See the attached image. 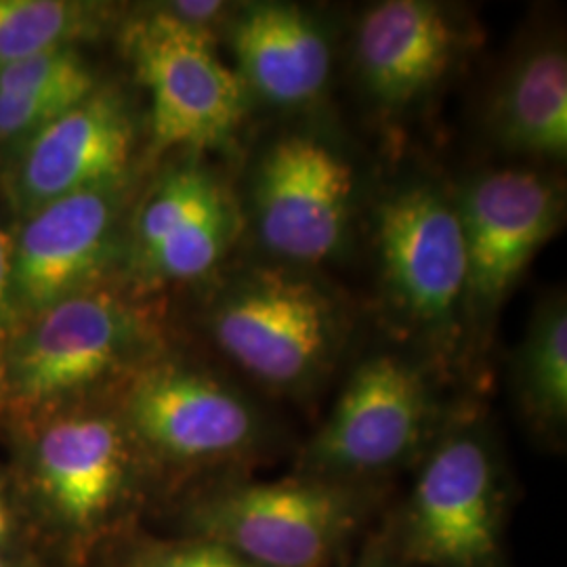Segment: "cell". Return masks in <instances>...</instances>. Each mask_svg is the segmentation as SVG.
I'll list each match as a JSON object with an SVG mask.
<instances>
[{"instance_id": "obj_14", "label": "cell", "mask_w": 567, "mask_h": 567, "mask_svg": "<svg viewBox=\"0 0 567 567\" xmlns=\"http://www.w3.org/2000/svg\"><path fill=\"white\" fill-rule=\"evenodd\" d=\"M238 227L224 185L198 166L164 175L133 225V261L147 280L189 282L224 259Z\"/></svg>"}, {"instance_id": "obj_9", "label": "cell", "mask_w": 567, "mask_h": 567, "mask_svg": "<svg viewBox=\"0 0 567 567\" xmlns=\"http://www.w3.org/2000/svg\"><path fill=\"white\" fill-rule=\"evenodd\" d=\"M454 204L465 240V311L489 322L559 229L564 194L536 171L503 168L473 179Z\"/></svg>"}, {"instance_id": "obj_26", "label": "cell", "mask_w": 567, "mask_h": 567, "mask_svg": "<svg viewBox=\"0 0 567 567\" xmlns=\"http://www.w3.org/2000/svg\"><path fill=\"white\" fill-rule=\"evenodd\" d=\"M0 567H28L21 564L18 557H13L7 548H0Z\"/></svg>"}, {"instance_id": "obj_20", "label": "cell", "mask_w": 567, "mask_h": 567, "mask_svg": "<svg viewBox=\"0 0 567 567\" xmlns=\"http://www.w3.org/2000/svg\"><path fill=\"white\" fill-rule=\"evenodd\" d=\"M97 86L70 84L51 89L0 91V145H25Z\"/></svg>"}, {"instance_id": "obj_4", "label": "cell", "mask_w": 567, "mask_h": 567, "mask_svg": "<svg viewBox=\"0 0 567 567\" xmlns=\"http://www.w3.org/2000/svg\"><path fill=\"white\" fill-rule=\"evenodd\" d=\"M210 334L238 370L271 393L307 398L341 353V311L324 288L286 267H255L225 286Z\"/></svg>"}, {"instance_id": "obj_25", "label": "cell", "mask_w": 567, "mask_h": 567, "mask_svg": "<svg viewBox=\"0 0 567 567\" xmlns=\"http://www.w3.org/2000/svg\"><path fill=\"white\" fill-rule=\"evenodd\" d=\"M13 532V513L7 503V498L0 492V548L7 547Z\"/></svg>"}, {"instance_id": "obj_2", "label": "cell", "mask_w": 567, "mask_h": 567, "mask_svg": "<svg viewBox=\"0 0 567 567\" xmlns=\"http://www.w3.org/2000/svg\"><path fill=\"white\" fill-rule=\"evenodd\" d=\"M508 503L507 468L492 431L475 416L452 419L383 526L405 567H513Z\"/></svg>"}, {"instance_id": "obj_17", "label": "cell", "mask_w": 567, "mask_h": 567, "mask_svg": "<svg viewBox=\"0 0 567 567\" xmlns=\"http://www.w3.org/2000/svg\"><path fill=\"white\" fill-rule=\"evenodd\" d=\"M489 131L513 154L566 158L567 58L559 42L536 44L508 68L489 105Z\"/></svg>"}, {"instance_id": "obj_22", "label": "cell", "mask_w": 567, "mask_h": 567, "mask_svg": "<svg viewBox=\"0 0 567 567\" xmlns=\"http://www.w3.org/2000/svg\"><path fill=\"white\" fill-rule=\"evenodd\" d=\"M20 299L16 288V240L0 225V355L21 328Z\"/></svg>"}, {"instance_id": "obj_12", "label": "cell", "mask_w": 567, "mask_h": 567, "mask_svg": "<svg viewBox=\"0 0 567 567\" xmlns=\"http://www.w3.org/2000/svg\"><path fill=\"white\" fill-rule=\"evenodd\" d=\"M118 182L44 204L16 240V288L23 318L95 288L116 236Z\"/></svg>"}, {"instance_id": "obj_5", "label": "cell", "mask_w": 567, "mask_h": 567, "mask_svg": "<svg viewBox=\"0 0 567 567\" xmlns=\"http://www.w3.org/2000/svg\"><path fill=\"white\" fill-rule=\"evenodd\" d=\"M143 343L140 313L118 295L89 288L21 324L0 355V383L16 404H58L133 364Z\"/></svg>"}, {"instance_id": "obj_13", "label": "cell", "mask_w": 567, "mask_h": 567, "mask_svg": "<svg viewBox=\"0 0 567 567\" xmlns=\"http://www.w3.org/2000/svg\"><path fill=\"white\" fill-rule=\"evenodd\" d=\"M133 122L118 95L95 89L20 147L11 196L28 217L44 204L121 182Z\"/></svg>"}, {"instance_id": "obj_23", "label": "cell", "mask_w": 567, "mask_h": 567, "mask_svg": "<svg viewBox=\"0 0 567 567\" xmlns=\"http://www.w3.org/2000/svg\"><path fill=\"white\" fill-rule=\"evenodd\" d=\"M337 567H405L400 555L391 545V538L386 534L385 526L379 527L377 532L372 529L365 536L360 553L349 555L344 561Z\"/></svg>"}, {"instance_id": "obj_1", "label": "cell", "mask_w": 567, "mask_h": 567, "mask_svg": "<svg viewBox=\"0 0 567 567\" xmlns=\"http://www.w3.org/2000/svg\"><path fill=\"white\" fill-rule=\"evenodd\" d=\"M383 503L379 486L295 473L278 482L227 480L182 508L183 534L203 536L255 567H337Z\"/></svg>"}, {"instance_id": "obj_18", "label": "cell", "mask_w": 567, "mask_h": 567, "mask_svg": "<svg viewBox=\"0 0 567 567\" xmlns=\"http://www.w3.org/2000/svg\"><path fill=\"white\" fill-rule=\"evenodd\" d=\"M515 400L529 429L545 442H564L567 425V307L553 295L534 311L513 368Z\"/></svg>"}, {"instance_id": "obj_24", "label": "cell", "mask_w": 567, "mask_h": 567, "mask_svg": "<svg viewBox=\"0 0 567 567\" xmlns=\"http://www.w3.org/2000/svg\"><path fill=\"white\" fill-rule=\"evenodd\" d=\"M168 16L183 21L187 25H194L204 32H210V28L219 21L225 13L224 2H168L163 4Z\"/></svg>"}, {"instance_id": "obj_10", "label": "cell", "mask_w": 567, "mask_h": 567, "mask_svg": "<svg viewBox=\"0 0 567 567\" xmlns=\"http://www.w3.org/2000/svg\"><path fill=\"white\" fill-rule=\"evenodd\" d=\"M353 171L328 143L286 135L261 156L252 213L261 243L290 264H322L344 243Z\"/></svg>"}, {"instance_id": "obj_7", "label": "cell", "mask_w": 567, "mask_h": 567, "mask_svg": "<svg viewBox=\"0 0 567 567\" xmlns=\"http://www.w3.org/2000/svg\"><path fill=\"white\" fill-rule=\"evenodd\" d=\"M128 51L152 100L161 150L224 143L246 114V84L215 51L210 32L156 7L128 30Z\"/></svg>"}, {"instance_id": "obj_3", "label": "cell", "mask_w": 567, "mask_h": 567, "mask_svg": "<svg viewBox=\"0 0 567 567\" xmlns=\"http://www.w3.org/2000/svg\"><path fill=\"white\" fill-rule=\"evenodd\" d=\"M435 377L400 353H374L347 379L328 419L305 444L297 473L349 486L421 463L446 426Z\"/></svg>"}, {"instance_id": "obj_8", "label": "cell", "mask_w": 567, "mask_h": 567, "mask_svg": "<svg viewBox=\"0 0 567 567\" xmlns=\"http://www.w3.org/2000/svg\"><path fill=\"white\" fill-rule=\"evenodd\" d=\"M377 248L391 305L447 351L466 295L465 240L454 200L431 185L395 189L377 213Z\"/></svg>"}, {"instance_id": "obj_15", "label": "cell", "mask_w": 567, "mask_h": 567, "mask_svg": "<svg viewBox=\"0 0 567 567\" xmlns=\"http://www.w3.org/2000/svg\"><path fill=\"white\" fill-rule=\"evenodd\" d=\"M458 47V28L442 4L386 0L360 21L355 61L368 93L400 107L416 102L446 76Z\"/></svg>"}, {"instance_id": "obj_16", "label": "cell", "mask_w": 567, "mask_h": 567, "mask_svg": "<svg viewBox=\"0 0 567 567\" xmlns=\"http://www.w3.org/2000/svg\"><path fill=\"white\" fill-rule=\"evenodd\" d=\"M231 44L246 89L276 105H303L330 76V44L320 25L292 4L259 2L231 23Z\"/></svg>"}, {"instance_id": "obj_6", "label": "cell", "mask_w": 567, "mask_h": 567, "mask_svg": "<svg viewBox=\"0 0 567 567\" xmlns=\"http://www.w3.org/2000/svg\"><path fill=\"white\" fill-rule=\"evenodd\" d=\"M121 421L135 446L185 468L240 466L269 440L264 412L238 386L173 362L135 372Z\"/></svg>"}, {"instance_id": "obj_11", "label": "cell", "mask_w": 567, "mask_h": 567, "mask_svg": "<svg viewBox=\"0 0 567 567\" xmlns=\"http://www.w3.org/2000/svg\"><path fill=\"white\" fill-rule=\"evenodd\" d=\"M135 447L121 416L102 412L65 414L44 426L32 477L55 524L81 538L114 526L135 489Z\"/></svg>"}, {"instance_id": "obj_21", "label": "cell", "mask_w": 567, "mask_h": 567, "mask_svg": "<svg viewBox=\"0 0 567 567\" xmlns=\"http://www.w3.org/2000/svg\"><path fill=\"white\" fill-rule=\"evenodd\" d=\"M118 567H255L238 553L203 536L140 538L122 553Z\"/></svg>"}, {"instance_id": "obj_19", "label": "cell", "mask_w": 567, "mask_h": 567, "mask_svg": "<svg viewBox=\"0 0 567 567\" xmlns=\"http://www.w3.org/2000/svg\"><path fill=\"white\" fill-rule=\"evenodd\" d=\"M95 4L72 0H0V68L72 47L95 25Z\"/></svg>"}]
</instances>
